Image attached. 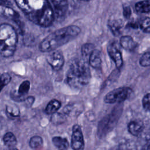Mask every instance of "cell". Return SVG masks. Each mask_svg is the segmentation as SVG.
I'll return each mask as SVG.
<instances>
[{
    "label": "cell",
    "mask_w": 150,
    "mask_h": 150,
    "mask_svg": "<svg viewBox=\"0 0 150 150\" xmlns=\"http://www.w3.org/2000/svg\"><path fill=\"white\" fill-rule=\"evenodd\" d=\"M46 61L54 70L58 71L63 67L64 58L60 51L54 50L49 52L46 56Z\"/></svg>",
    "instance_id": "8"
},
{
    "label": "cell",
    "mask_w": 150,
    "mask_h": 150,
    "mask_svg": "<svg viewBox=\"0 0 150 150\" xmlns=\"http://www.w3.org/2000/svg\"><path fill=\"white\" fill-rule=\"evenodd\" d=\"M30 87V81L28 80H25L19 85L18 92L20 94L26 96V94L28 93L29 91Z\"/></svg>",
    "instance_id": "23"
},
{
    "label": "cell",
    "mask_w": 150,
    "mask_h": 150,
    "mask_svg": "<svg viewBox=\"0 0 150 150\" xmlns=\"http://www.w3.org/2000/svg\"><path fill=\"white\" fill-rule=\"evenodd\" d=\"M25 101L27 103L28 105H32L34 101V98L32 96H29L28 97H26Z\"/></svg>",
    "instance_id": "32"
},
{
    "label": "cell",
    "mask_w": 150,
    "mask_h": 150,
    "mask_svg": "<svg viewBox=\"0 0 150 150\" xmlns=\"http://www.w3.org/2000/svg\"><path fill=\"white\" fill-rule=\"evenodd\" d=\"M88 63L94 69H98L101 65V52L99 50L94 49L89 56Z\"/></svg>",
    "instance_id": "15"
},
{
    "label": "cell",
    "mask_w": 150,
    "mask_h": 150,
    "mask_svg": "<svg viewBox=\"0 0 150 150\" xmlns=\"http://www.w3.org/2000/svg\"><path fill=\"white\" fill-rule=\"evenodd\" d=\"M53 5V11L54 15L57 16H63L67 9L68 4L67 0H52Z\"/></svg>",
    "instance_id": "11"
},
{
    "label": "cell",
    "mask_w": 150,
    "mask_h": 150,
    "mask_svg": "<svg viewBox=\"0 0 150 150\" xmlns=\"http://www.w3.org/2000/svg\"><path fill=\"white\" fill-rule=\"evenodd\" d=\"M132 93V89L129 87H118L107 93L104 97V101L107 104L121 103L128 99Z\"/></svg>",
    "instance_id": "6"
},
{
    "label": "cell",
    "mask_w": 150,
    "mask_h": 150,
    "mask_svg": "<svg viewBox=\"0 0 150 150\" xmlns=\"http://www.w3.org/2000/svg\"><path fill=\"white\" fill-rule=\"evenodd\" d=\"M15 2L28 19L35 23L43 27L52 24L54 13L47 0H15Z\"/></svg>",
    "instance_id": "1"
},
{
    "label": "cell",
    "mask_w": 150,
    "mask_h": 150,
    "mask_svg": "<svg viewBox=\"0 0 150 150\" xmlns=\"http://www.w3.org/2000/svg\"><path fill=\"white\" fill-rule=\"evenodd\" d=\"M80 1H88L90 0H80Z\"/></svg>",
    "instance_id": "35"
},
{
    "label": "cell",
    "mask_w": 150,
    "mask_h": 150,
    "mask_svg": "<svg viewBox=\"0 0 150 150\" xmlns=\"http://www.w3.org/2000/svg\"><path fill=\"white\" fill-rule=\"evenodd\" d=\"M121 111L122 110L120 108V107L118 108H114L110 114L100 120L97 131V134L100 138L104 137L114 128L118 121Z\"/></svg>",
    "instance_id": "5"
},
{
    "label": "cell",
    "mask_w": 150,
    "mask_h": 150,
    "mask_svg": "<svg viewBox=\"0 0 150 150\" xmlns=\"http://www.w3.org/2000/svg\"><path fill=\"white\" fill-rule=\"evenodd\" d=\"M81 29L76 25H69L59 29L47 35L40 42L39 49L42 52H50L56 50L77 37Z\"/></svg>",
    "instance_id": "2"
},
{
    "label": "cell",
    "mask_w": 150,
    "mask_h": 150,
    "mask_svg": "<svg viewBox=\"0 0 150 150\" xmlns=\"http://www.w3.org/2000/svg\"><path fill=\"white\" fill-rule=\"evenodd\" d=\"M26 96L20 94L18 91L15 90L12 91L11 93V97L15 101H25L26 98Z\"/></svg>",
    "instance_id": "27"
},
{
    "label": "cell",
    "mask_w": 150,
    "mask_h": 150,
    "mask_svg": "<svg viewBox=\"0 0 150 150\" xmlns=\"http://www.w3.org/2000/svg\"><path fill=\"white\" fill-rule=\"evenodd\" d=\"M135 9L138 13H146L150 12V0H143L137 2Z\"/></svg>",
    "instance_id": "17"
},
{
    "label": "cell",
    "mask_w": 150,
    "mask_h": 150,
    "mask_svg": "<svg viewBox=\"0 0 150 150\" xmlns=\"http://www.w3.org/2000/svg\"><path fill=\"white\" fill-rule=\"evenodd\" d=\"M95 49V46L91 43H86L82 45L81 48V53L83 60L88 62L90 55Z\"/></svg>",
    "instance_id": "19"
},
{
    "label": "cell",
    "mask_w": 150,
    "mask_h": 150,
    "mask_svg": "<svg viewBox=\"0 0 150 150\" xmlns=\"http://www.w3.org/2000/svg\"><path fill=\"white\" fill-rule=\"evenodd\" d=\"M139 63L142 67L150 66V52L144 53L140 57Z\"/></svg>",
    "instance_id": "24"
},
{
    "label": "cell",
    "mask_w": 150,
    "mask_h": 150,
    "mask_svg": "<svg viewBox=\"0 0 150 150\" xmlns=\"http://www.w3.org/2000/svg\"><path fill=\"white\" fill-rule=\"evenodd\" d=\"M128 132L134 136L139 135L144 130V124L141 120H134L131 121L127 125Z\"/></svg>",
    "instance_id": "10"
},
{
    "label": "cell",
    "mask_w": 150,
    "mask_h": 150,
    "mask_svg": "<svg viewBox=\"0 0 150 150\" xmlns=\"http://www.w3.org/2000/svg\"><path fill=\"white\" fill-rule=\"evenodd\" d=\"M0 16L12 20L18 19L19 13L12 8L5 5L0 4Z\"/></svg>",
    "instance_id": "12"
},
{
    "label": "cell",
    "mask_w": 150,
    "mask_h": 150,
    "mask_svg": "<svg viewBox=\"0 0 150 150\" xmlns=\"http://www.w3.org/2000/svg\"><path fill=\"white\" fill-rule=\"evenodd\" d=\"M91 77V71L87 62L74 60L69 66L66 80L70 87L80 88L88 84Z\"/></svg>",
    "instance_id": "3"
},
{
    "label": "cell",
    "mask_w": 150,
    "mask_h": 150,
    "mask_svg": "<svg viewBox=\"0 0 150 150\" xmlns=\"http://www.w3.org/2000/svg\"><path fill=\"white\" fill-rule=\"evenodd\" d=\"M108 25L112 33L114 36H118L121 33V30L124 27V23L122 19H117L110 21Z\"/></svg>",
    "instance_id": "14"
},
{
    "label": "cell",
    "mask_w": 150,
    "mask_h": 150,
    "mask_svg": "<svg viewBox=\"0 0 150 150\" xmlns=\"http://www.w3.org/2000/svg\"><path fill=\"white\" fill-rule=\"evenodd\" d=\"M126 27H129L131 28L132 29H137L139 28V23L136 22H134V21H131L128 22L127 25Z\"/></svg>",
    "instance_id": "31"
},
{
    "label": "cell",
    "mask_w": 150,
    "mask_h": 150,
    "mask_svg": "<svg viewBox=\"0 0 150 150\" xmlns=\"http://www.w3.org/2000/svg\"><path fill=\"white\" fill-rule=\"evenodd\" d=\"M122 14L123 16L126 19H129L132 15V11L131 8L129 6H125L123 8L122 10Z\"/></svg>",
    "instance_id": "30"
},
{
    "label": "cell",
    "mask_w": 150,
    "mask_h": 150,
    "mask_svg": "<svg viewBox=\"0 0 150 150\" xmlns=\"http://www.w3.org/2000/svg\"><path fill=\"white\" fill-rule=\"evenodd\" d=\"M8 150H18V149H17L16 148L13 147V148H9V149Z\"/></svg>",
    "instance_id": "34"
},
{
    "label": "cell",
    "mask_w": 150,
    "mask_h": 150,
    "mask_svg": "<svg viewBox=\"0 0 150 150\" xmlns=\"http://www.w3.org/2000/svg\"><path fill=\"white\" fill-rule=\"evenodd\" d=\"M142 104L143 108L148 111H150V93L146 94L142 98Z\"/></svg>",
    "instance_id": "26"
},
{
    "label": "cell",
    "mask_w": 150,
    "mask_h": 150,
    "mask_svg": "<svg viewBox=\"0 0 150 150\" xmlns=\"http://www.w3.org/2000/svg\"><path fill=\"white\" fill-rule=\"evenodd\" d=\"M120 45L122 48L128 51L134 50L137 46L136 42L131 36L128 35L122 36L120 38Z\"/></svg>",
    "instance_id": "13"
},
{
    "label": "cell",
    "mask_w": 150,
    "mask_h": 150,
    "mask_svg": "<svg viewBox=\"0 0 150 150\" xmlns=\"http://www.w3.org/2000/svg\"><path fill=\"white\" fill-rule=\"evenodd\" d=\"M61 103L56 100L53 99L50 100L45 108V112L48 114H53L57 111V110L61 107Z\"/></svg>",
    "instance_id": "18"
},
{
    "label": "cell",
    "mask_w": 150,
    "mask_h": 150,
    "mask_svg": "<svg viewBox=\"0 0 150 150\" xmlns=\"http://www.w3.org/2000/svg\"><path fill=\"white\" fill-rule=\"evenodd\" d=\"M11 80V77L8 73H4L0 76V83L5 86L10 83Z\"/></svg>",
    "instance_id": "28"
},
{
    "label": "cell",
    "mask_w": 150,
    "mask_h": 150,
    "mask_svg": "<svg viewBox=\"0 0 150 150\" xmlns=\"http://www.w3.org/2000/svg\"><path fill=\"white\" fill-rule=\"evenodd\" d=\"M4 87V86L3 85H2L1 83H0V93L1 91V90H2V88Z\"/></svg>",
    "instance_id": "33"
},
{
    "label": "cell",
    "mask_w": 150,
    "mask_h": 150,
    "mask_svg": "<svg viewBox=\"0 0 150 150\" xmlns=\"http://www.w3.org/2000/svg\"><path fill=\"white\" fill-rule=\"evenodd\" d=\"M70 145L73 150L84 149V141L83 134L80 126L78 124H75L72 127Z\"/></svg>",
    "instance_id": "7"
},
{
    "label": "cell",
    "mask_w": 150,
    "mask_h": 150,
    "mask_svg": "<svg viewBox=\"0 0 150 150\" xmlns=\"http://www.w3.org/2000/svg\"><path fill=\"white\" fill-rule=\"evenodd\" d=\"M107 53L112 60L117 69H120L123 65V59L120 49L116 43H112L107 46Z\"/></svg>",
    "instance_id": "9"
},
{
    "label": "cell",
    "mask_w": 150,
    "mask_h": 150,
    "mask_svg": "<svg viewBox=\"0 0 150 150\" xmlns=\"http://www.w3.org/2000/svg\"><path fill=\"white\" fill-rule=\"evenodd\" d=\"M65 120V114H63L62 113H59L57 112L53 114L51 117V121L53 124H62L64 122Z\"/></svg>",
    "instance_id": "25"
},
{
    "label": "cell",
    "mask_w": 150,
    "mask_h": 150,
    "mask_svg": "<svg viewBox=\"0 0 150 150\" xmlns=\"http://www.w3.org/2000/svg\"><path fill=\"white\" fill-rule=\"evenodd\" d=\"M17 42L18 36L14 28L8 23L0 25V54L5 57L12 56Z\"/></svg>",
    "instance_id": "4"
},
{
    "label": "cell",
    "mask_w": 150,
    "mask_h": 150,
    "mask_svg": "<svg viewBox=\"0 0 150 150\" xmlns=\"http://www.w3.org/2000/svg\"><path fill=\"white\" fill-rule=\"evenodd\" d=\"M6 112L8 115H9L10 117H16L19 115V111L18 108L16 109H13L9 106H6Z\"/></svg>",
    "instance_id": "29"
},
{
    "label": "cell",
    "mask_w": 150,
    "mask_h": 150,
    "mask_svg": "<svg viewBox=\"0 0 150 150\" xmlns=\"http://www.w3.org/2000/svg\"><path fill=\"white\" fill-rule=\"evenodd\" d=\"M43 144V139L41 137L35 135L30 139L29 146L33 149H36L40 147Z\"/></svg>",
    "instance_id": "21"
},
{
    "label": "cell",
    "mask_w": 150,
    "mask_h": 150,
    "mask_svg": "<svg viewBox=\"0 0 150 150\" xmlns=\"http://www.w3.org/2000/svg\"><path fill=\"white\" fill-rule=\"evenodd\" d=\"M139 28L144 32L150 33V18H145L139 23Z\"/></svg>",
    "instance_id": "22"
},
{
    "label": "cell",
    "mask_w": 150,
    "mask_h": 150,
    "mask_svg": "<svg viewBox=\"0 0 150 150\" xmlns=\"http://www.w3.org/2000/svg\"><path fill=\"white\" fill-rule=\"evenodd\" d=\"M3 141L8 148H13L17 144L16 138L11 132H8L5 134L3 138Z\"/></svg>",
    "instance_id": "20"
},
{
    "label": "cell",
    "mask_w": 150,
    "mask_h": 150,
    "mask_svg": "<svg viewBox=\"0 0 150 150\" xmlns=\"http://www.w3.org/2000/svg\"><path fill=\"white\" fill-rule=\"evenodd\" d=\"M52 142L59 150H67L69 146L68 140L66 138H63L59 136L53 137Z\"/></svg>",
    "instance_id": "16"
}]
</instances>
